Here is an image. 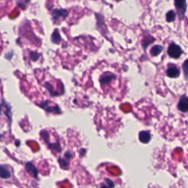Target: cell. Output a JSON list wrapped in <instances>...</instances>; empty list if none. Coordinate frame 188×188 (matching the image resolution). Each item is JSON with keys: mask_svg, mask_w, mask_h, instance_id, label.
I'll use <instances>...</instances> for the list:
<instances>
[{"mask_svg": "<svg viewBox=\"0 0 188 188\" xmlns=\"http://www.w3.org/2000/svg\"><path fill=\"white\" fill-rule=\"evenodd\" d=\"M60 41H61V37H60V33L58 30H55L51 35V42L55 44H58Z\"/></svg>", "mask_w": 188, "mask_h": 188, "instance_id": "cell-11", "label": "cell"}, {"mask_svg": "<svg viewBox=\"0 0 188 188\" xmlns=\"http://www.w3.org/2000/svg\"><path fill=\"white\" fill-rule=\"evenodd\" d=\"M182 68H183L184 70V77H185L186 80L187 79V74H188V61L187 60H186L185 61H184L183 66H182Z\"/></svg>", "mask_w": 188, "mask_h": 188, "instance_id": "cell-15", "label": "cell"}, {"mask_svg": "<svg viewBox=\"0 0 188 188\" xmlns=\"http://www.w3.org/2000/svg\"><path fill=\"white\" fill-rule=\"evenodd\" d=\"M162 50H163V47H162V46L155 45L151 48V55L154 57L157 56V55H159L161 52H162Z\"/></svg>", "mask_w": 188, "mask_h": 188, "instance_id": "cell-10", "label": "cell"}, {"mask_svg": "<svg viewBox=\"0 0 188 188\" xmlns=\"http://www.w3.org/2000/svg\"><path fill=\"white\" fill-rule=\"evenodd\" d=\"M59 162H60V166L64 169H68L69 166V162L67 160H66L65 159L60 158L59 159Z\"/></svg>", "mask_w": 188, "mask_h": 188, "instance_id": "cell-14", "label": "cell"}, {"mask_svg": "<svg viewBox=\"0 0 188 188\" xmlns=\"http://www.w3.org/2000/svg\"><path fill=\"white\" fill-rule=\"evenodd\" d=\"M16 146H19V142H16Z\"/></svg>", "mask_w": 188, "mask_h": 188, "instance_id": "cell-20", "label": "cell"}, {"mask_svg": "<svg viewBox=\"0 0 188 188\" xmlns=\"http://www.w3.org/2000/svg\"><path fill=\"white\" fill-rule=\"evenodd\" d=\"M116 1H118V2H120V1H121V0H116Z\"/></svg>", "mask_w": 188, "mask_h": 188, "instance_id": "cell-21", "label": "cell"}, {"mask_svg": "<svg viewBox=\"0 0 188 188\" xmlns=\"http://www.w3.org/2000/svg\"><path fill=\"white\" fill-rule=\"evenodd\" d=\"M178 109L183 112H187L188 110V100L187 96L184 95L181 97L178 105Z\"/></svg>", "mask_w": 188, "mask_h": 188, "instance_id": "cell-3", "label": "cell"}, {"mask_svg": "<svg viewBox=\"0 0 188 188\" xmlns=\"http://www.w3.org/2000/svg\"></svg>", "mask_w": 188, "mask_h": 188, "instance_id": "cell-22", "label": "cell"}, {"mask_svg": "<svg viewBox=\"0 0 188 188\" xmlns=\"http://www.w3.org/2000/svg\"><path fill=\"white\" fill-rule=\"evenodd\" d=\"M150 38H151V37H150ZM150 38H145V40L143 41L142 46H143V47L144 48V49H146V48L147 47V46L149 45V44H151V43L154 42V37L152 39H151V40H150V41H148Z\"/></svg>", "mask_w": 188, "mask_h": 188, "instance_id": "cell-16", "label": "cell"}, {"mask_svg": "<svg viewBox=\"0 0 188 188\" xmlns=\"http://www.w3.org/2000/svg\"><path fill=\"white\" fill-rule=\"evenodd\" d=\"M72 157H73V155L71 154V152L67 151V153L66 154V158H67V159H71Z\"/></svg>", "mask_w": 188, "mask_h": 188, "instance_id": "cell-19", "label": "cell"}, {"mask_svg": "<svg viewBox=\"0 0 188 188\" xmlns=\"http://www.w3.org/2000/svg\"><path fill=\"white\" fill-rule=\"evenodd\" d=\"M175 18H176V13L173 10L168 12V13L166 14V20L168 22H171V21H174Z\"/></svg>", "mask_w": 188, "mask_h": 188, "instance_id": "cell-13", "label": "cell"}, {"mask_svg": "<svg viewBox=\"0 0 188 188\" xmlns=\"http://www.w3.org/2000/svg\"><path fill=\"white\" fill-rule=\"evenodd\" d=\"M174 4L180 16H184L186 10H187V2H186V0H174Z\"/></svg>", "mask_w": 188, "mask_h": 188, "instance_id": "cell-2", "label": "cell"}, {"mask_svg": "<svg viewBox=\"0 0 188 188\" xmlns=\"http://www.w3.org/2000/svg\"><path fill=\"white\" fill-rule=\"evenodd\" d=\"M30 59H31L32 60L36 61L37 59L39 58V57H40V54L36 53V52H30Z\"/></svg>", "mask_w": 188, "mask_h": 188, "instance_id": "cell-18", "label": "cell"}, {"mask_svg": "<svg viewBox=\"0 0 188 188\" xmlns=\"http://www.w3.org/2000/svg\"><path fill=\"white\" fill-rule=\"evenodd\" d=\"M25 168H26L27 171L30 175H32L34 178H37V174H38V171L32 162H27L26 165H25Z\"/></svg>", "mask_w": 188, "mask_h": 188, "instance_id": "cell-5", "label": "cell"}, {"mask_svg": "<svg viewBox=\"0 0 188 188\" xmlns=\"http://www.w3.org/2000/svg\"><path fill=\"white\" fill-rule=\"evenodd\" d=\"M116 76L115 75L112 74H107L103 75L100 79V82H101V85H107V84L110 83V82H112V80H115Z\"/></svg>", "mask_w": 188, "mask_h": 188, "instance_id": "cell-7", "label": "cell"}, {"mask_svg": "<svg viewBox=\"0 0 188 188\" xmlns=\"http://www.w3.org/2000/svg\"><path fill=\"white\" fill-rule=\"evenodd\" d=\"M45 105H46V102H45ZM41 107H44V108L45 109V110H47L48 112H56V113H58L59 111H60V110H59L60 108H58V107H57V106H55V107H54L47 106V105L46 106V105H41Z\"/></svg>", "mask_w": 188, "mask_h": 188, "instance_id": "cell-12", "label": "cell"}, {"mask_svg": "<svg viewBox=\"0 0 188 188\" xmlns=\"http://www.w3.org/2000/svg\"><path fill=\"white\" fill-rule=\"evenodd\" d=\"M10 176H11V173L10 171L4 166L0 165V177L3 179H8L10 178Z\"/></svg>", "mask_w": 188, "mask_h": 188, "instance_id": "cell-9", "label": "cell"}, {"mask_svg": "<svg viewBox=\"0 0 188 188\" xmlns=\"http://www.w3.org/2000/svg\"><path fill=\"white\" fill-rule=\"evenodd\" d=\"M106 181L107 182V185H106V184H105V185L101 186V188H112V187H114L115 184L113 183V182H112V181L109 179H107Z\"/></svg>", "mask_w": 188, "mask_h": 188, "instance_id": "cell-17", "label": "cell"}, {"mask_svg": "<svg viewBox=\"0 0 188 188\" xmlns=\"http://www.w3.org/2000/svg\"><path fill=\"white\" fill-rule=\"evenodd\" d=\"M166 73H167L168 76H169V77L171 78H176L179 76V70L178 69V68L174 66H169L168 69H167Z\"/></svg>", "mask_w": 188, "mask_h": 188, "instance_id": "cell-6", "label": "cell"}, {"mask_svg": "<svg viewBox=\"0 0 188 188\" xmlns=\"http://www.w3.org/2000/svg\"><path fill=\"white\" fill-rule=\"evenodd\" d=\"M68 16V11L65 9H55L52 12V16L55 20L60 19V18H65Z\"/></svg>", "mask_w": 188, "mask_h": 188, "instance_id": "cell-4", "label": "cell"}, {"mask_svg": "<svg viewBox=\"0 0 188 188\" xmlns=\"http://www.w3.org/2000/svg\"><path fill=\"white\" fill-rule=\"evenodd\" d=\"M182 51L180 46L174 44V43H173V44H171V45L168 46V54L172 58H179L181 56V55H182Z\"/></svg>", "mask_w": 188, "mask_h": 188, "instance_id": "cell-1", "label": "cell"}, {"mask_svg": "<svg viewBox=\"0 0 188 188\" xmlns=\"http://www.w3.org/2000/svg\"><path fill=\"white\" fill-rule=\"evenodd\" d=\"M139 140L141 143H147L151 140V134L148 131H142L139 134Z\"/></svg>", "mask_w": 188, "mask_h": 188, "instance_id": "cell-8", "label": "cell"}]
</instances>
